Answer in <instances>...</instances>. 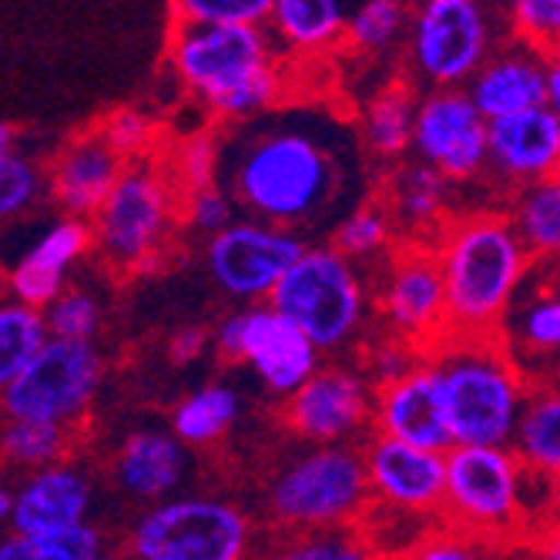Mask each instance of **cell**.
I'll list each match as a JSON object with an SVG mask.
<instances>
[{
	"instance_id": "cell-31",
	"label": "cell",
	"mask_w": 560,
	"mask_h": 560,
	"mask_svg": "<svg viewBox=\"0 0 560 560\" xmlns=\"http://www.w3.org/2000/svg\"><path fill=\"white\" fill-rule=\"evenodd\" d=\"M506 219L517 229L530 259H560V175L524 185L511 195Z\"/></svg>"
},
{
	"instance_id": "cell-4",
	"label": "cell",
	"mask_w": 560,
	"mask_h": 560,
	"mask_svg": "<svg viewBox=\"0 0 560 560\" xmlns=\"http://www.w3.org/2000/svg\"><path fill=\"white\" fill-rule=\"evenodd\" d=\"M427 355L443 376L456 446H511L530 383L506 355L500 339L446 336Z\"/></svg>"
},
{
	"instance_id": "cell-46",
	"label": "cell",
	"mask_w": 560,
	"mask_h": 560,
	"mask_svg": "<svg viewBox=\"0 0 560 560\" xmlns=\"http://www.w3.org/2000/svg\"><path fill=\"white\" fill-rule=\"evenodd\" d=\"M219 155L222 151H215V141L212 138H191L182 155H178V185L188 191H198V188H209L215 185V172H219Z\"/></svg>"
},
{
	"instance_id": "cell-25",
	"label": "cell",
	"mask_w": 560,
	"mask_h": 560,
	"mask_svg": "<svg viewBox=\"0 0 560 560\" xmlns=\"http://www.w3.org/2000/svg\"><path fill=\"white\" fill-rule=\"evenodd\" d=\"M383 206L402 245H436L450 219V182L423 162H399L383 185Z\"/></svg>"
},
{
	"instance_id": "cell-35",
	"label": "cell",
	"mask_w": 560,
	"mask_h": 560,
	"mask_svg": "<svg viewBox=\"0 0 560 560\" xmlns=\"http://www.w3.org/2000/svg\"><path fill=\"white\" fill-rule=\"evenodd\" d=\"M413 8L396 4V0H366V4L352 8L349 27H346V44L363 50V55H380L399 44L402 34H410Z\"/></svg>"
},
{
	"instance_id": "cell-29",
	"label": "cell",
	"mask_w": 560,
	"mask_h": 560,
	"mask_svg": "<svg viewBox=\"0 0 560 560\" xmlns=\"http://www.w3.org/2000/svg\"><path fill=\"white\" fill-rule=\"evenodd\" d=\"M511 450L530 474H560V386H530Z\"/></svg>"
},
{
	"instance_id": "cell-21",
	"label": "cell",
	"mask_w": 560,
	"mask_h": 560,
	"mask_svg": "<svg viewBox=\"0 0 560 560\" xmlns=\"http://www.w3.org/2000/svg\"><path fill=\"white\" fill-rule=\"evenodd\" d=\"M125 172L128 162L105 141L101 128H91L58 148L55 162L47 168V191L68 212V219L91 222L112 198Z\"/></svg>"
},
{
	"instance_id": "cell-43",
	"label": "cell",
	"mask_w": 560,
	"mask_h": 560,
	"mask_svg": "<svg viewBox=\"0 0 560 560\" xmlns=\"http://www.w3.org/2000/svg\"><path fill=\"white\" fill-rule=\"evenodd\" d=\"M185 219L198 229V232H206L209 238L222 235L225 229H232L238 219V206H235V198L222 188V185H209V188H198V191H188L185 195Z\"/></svg>"
},
{
	"instance_id": "cell-37",
	"label": "cell",
	"mask_w": 560,
	"mask_h": 560,
	"mask_svg": "<svg viewBox=\"0 0 560 560\" xmlns=\"http://www.w3.org/2000/svg\"><path fill=\"white\" fill-rule=\"evenodd\" d=\"M272 0H178L172 4V24L198 27H266Z\"/></svg>"
},
{
	"instance_id": "cell-52",
	"label": "cell",
	"mask_w": 560,
	"mask_h": 560,
	"mask_svg": "<svg viewBox=\"0 0 560 560\" xmlns=\"http://www.w3.org/2000/svg\"><path fill=\"white\" fill-rule=\"evenodd\" d=\"M553 493H557V514H560V474L553 477Z\"/></svg>"
},
{
	"instance_id": "cell-39",
	"label": "cell",
	"mask_w": 560,
	"mask_h": 560,
	"mask_svg": "<svg viewBox=\"0 0 560 560\" xmlns=\"http://www.w3.org/2000/svg\"><path fill=\"white\" fill-rule=\"evenodd\" d=\"M517 44L537 50L547 61L560 55V0H517L506 8Z\"/></svg>"
},
{
	"instance_id": "cell-50",
	"label": "cell",
	"mask_w": 560,
	"mask_h": 560,
	"mask_svg": "<svg viewBox=\"0 0 560 560\" xmlns=\"http://www.w3.org/2000/svg\"><path fill=\"white\" fill-rule=\"evenodd\" d=\"M11 511H14V487L4 483V490H0V517H4V524L11 521Z\"/></svg>"
},
{
	"instance_id": "cell-47",
	"label": "cell",
	"mask_w": 560,
	"mask_h": 560,
	"mask_svg": "<svg viewBox=\"0 0 560 560\" xmlns=\"http://www.w3.org/2000/svg\"><path fill=\"white\" fill-rule=\"evenodd\" d=\"M206 349H209V332H206V329H198V326H185V329L175 332L172 342H168V352H172V360H175V363H195Z\"/></svg>"
},
{
	"instance_id": "cell-6",
	"label": "cell",
	"mask_w": 560,
	"mask_h": 560,
	"mask_svg": "<svg viewBox=\"0 0 560 560\" xmlns=\"http://www.w3.org/2000/svg\"><path fill=\"white\" fill-rule=\"evenodd\" d=\"M373 506L363 443L313 446L282 464L266 493L269 521L285 534H326L360 527Z\"/></svg>"
},
{
	"instance_id": "cell-36",
	"label": "cell",
	"mask_w": 560,
	"mask_h": 560,
	"mask_svg": "<svg viewBox=\"0 0 560 560\" xmlns=\"http://www.w3.org/2000/svg\"><path fill=\"white\" fill-rule=\"evenodd\" d=\"M396 225L386 212L383 201H366V206H355L332 235V248H339L346 259L360 262L373 259L380 252H393Z\"/></svg>"
},
{
	"instance_id": "cell-16",
	"label": "cell",
	"mask_w": 560,
	"mask_h": 560,
	"mask_svg": "<svg viewBox=\"0 0 560 560\" xmlns=\"http://www.w3.org/2000/svg\"><path fill=\"white\" fill-rule=\"evenodd\" d=\"M530 386H560V259H537L497 332Z\"/></svg>"
},
{
	"instance_id": "cell-13",
	"label": "cell",
	"mask_w": 560,
	"mask_h": 560,
	"mask_svg": "<svg viewBox=\"0 0 560 560\" xmlns=\"http://www.w3.org/2000/svg\"><path fill=\"white\" fill-rule=\"evenodd\" d=\"M376 310L386 329L423 352H433L446 336V285L436 248L399 245L393 248L376 279Z\"/></svg>"
},
{
	"instance_id": "cell-10",
	"label": "cell",
	"mask_w": 560,
	"mask_h": 560,
	"mask_svg": "<svg viewBox=\"0 0 560 560\" xmlns=\"http://www.w3.org/2000/svg\"><path fill=\"white\" fill-rule=\"evenodd\" d=\"M493 55V21L477 0H423L413 4L406 58L427 91H467Z\"/></svg>"
},
{
	"instance_id": "cell-44",
	"label": "cell",
	"mask_w": 560,
	"mask_h": 560,
	"mask_svg": "<svg viewBox=\"0 0 560 560\" xmlns=\"http://www.w3.org/2000/svg\"><path fill=\"white\" fill-rule=\"evenodd\" d=\"M500 547H490L483 540H474L460 530H453L440 524L427 540H420L410 553H402L396 560H493L490 553Z\"/></svg>"
},
{
	"instance_id": "cell-12",
	"label": "cell",
	"mask_w": 560,
	"mask_h": 560,
	"mask_svg": "<svg viewBox=\"0 0 560 560\" xmlns=\"http://www.w3.org/2000/svg\"><path fill=\"white\" fill-rule=\"evenodd\" d=\"M215 349L229 363H245L269 393L282 399L323 370V352L313 339L269 302L229 313L215 329Z\"/></svg>"
},
{
	"instance_id": "cell-51",
	"label": "cell",
	"mask_w": 560,
	"mask_h": 560,
	"mask_svg": "<svg viewBox=\"0 0 560 560\" xmlns=\"http://www.w3.org/2000/svg\"><path fill=\"white\" fill-rule=\"evenodd\" d=\"M101 560H138V557H131L125 547H112V550H108L105 557H101Z\"/></svg>"
},
{
	"instance_id": "cell-23",
	"label": "cell",
	"mask_w": 560,
	"mask_h": 560,
	"mask_svg": "<svg viewBox=\"0 0 560 560\" xmlns=\"http://www.w3.org/2000/svg\"><path fill=\"white\" fill-rule=\"evenodd\" d=\"M191 474V450L172 430L128 433L112 456L115 487L141 503H162L178 497Z\"/></svg>"
},
{
	"instance_id": "cell-18",
	"label": "cell",
	"mask_w": 560,
	"mask_h": 560,
	"mask_svg": "<svg viewBox=\"0 0 560 560\" xmlns=\"http://www.w3.org/2000/svg\"><path fill=\"white\" fill-rule=\"evenodd\" d=\"M373 433L443 456L456 446L443 376L430 355L396 383L373 389Z\"/></svg>"
},
{
	"instance_id": "cell-32",
	"label": "cell",
	"mask_w": 560,
	"mask_h": 560,
	"mask_svg": "<svg viewBox=\"0 0 560 560\" xmlns=\"http://www.w3.org/2000/svg\"><path fill=\"white\" fill-rule=\"evenodd\" d=\"M47 342L50 329L40 310H31V305L14 299L0 305V386L18 380L44 352Z\"/></svg>"
},
{
	"instance_id": "cell-24",
	"label": "cell",
	"mask_w": 560,
	"mask_h": 560,
	"mask_svg": "<svg viewBox=\"0 0 560 560\" xmlns=\"http://www.w3.org/2000/svg\"><path fill=\"white\" fill-rule=\"evenodd\" d=\"M94 245L91 222L65 219L55 229H47L8 272V292L14 302H24L31 310H47L68 285L71 266Z\"/></svg>"
},
{
	"instance_id": "cell-5",
	"label": "cell",
	"mask_w": 560,
	"mask_h": 560,
	"mask_svg": "<svg viewBox=\"0 0 560 560\" xmlns=\"http://www.w3.org/2000/svg\"><path fill=\"white\" fill-rule=\"evenodd\" d=\"M537 474H530L511 446H453L446 453L443 524L490 547L527 544L544 524L534 511Z\"/></svg>"
},
{
	"instance_id": "cell-20",
	"label": "cell",
	"mask_w": 560,
	"mask_h": 560,
	"mask_svg": "<svg viewBox=\"0 0 560 560\" xmlns=\"http://www.w3.org/2000/svg\"><path fill=\"white\" fill-rule=\"evenodd\" d=\"M91 503L94 487L88 470L68 460L18 480L8 527L18 537H58L91 524Z\"/></svg>"
},
{
	"instance_id": "cell-45",
	"label": "cell",
	"mask_w": 560,
	"mask_h": 560,
	"mask_svg": "<svg viewBox=\"0 0 560 560\" xmlns=\"http://www.w3.org/2000/svg\"><path fill=\"white\" fill-rule=\"evenodd\" d=\"M101 135H105V141L128 162V159H141L144 155L151 138H155V128H151V121L141 112L121 108V112L105 118V125H101Z\"/></svg>"
},
{
	"instance_id": "cell-33",
	"label": "cell",
	"mask_w": 560,
	"mask_h": 560,
	"mask_svg": "<svg viewBox=\"0 0 560 560\" xmlns=\"http://www.w3.org/2000/svg\"><path fill=\"white\" fill-rule=\"evenodd\" d=\"M4 460L24 474H37L47 467L68 464V453L74 446V430L50 427V423H4L0 433Z\"/></svg>"
},
{
	"instance_id": "cell-3",
	"label": "cell",
	"mask_w": 560,
	"mask_h": 560,
	"mask_svg": "<svg viewBox=\"0 0 560 560\" xmlns=\"http://www.w3.org/2000/svg\"><path fill=\"white\" fill-rule=\"evenodd\" d=\"M168 58L178 81L209 112L229 121H252L266 115L282 94L269 27L172 24Z\"/></svg>"
},
{
	"instance_id": "cell-30",
	"label": "cell",
	"mask_w": 560,
	"mask_h": 560,
	"mask_svg": "<svg viewBox=\"0 0 560 560\" xmlns=\"http://www.w3.org/2000/svg\"><path fill=\"white\" fill-rule=\"evenodd\" d=\"M242 417V393L229 383H206L172 410V433L185 446H212L219 443Z\"/></svg>"
},
{
	"instance_id": "cell-7",
	"label": "cell",
	"mask_w": 560,
	"mask_h": 560,
	"mask_svg": "<svg viewBox=\"0 0 560 560\" xmlns=\"http://www.w3.org/2000/svg\"><path fill=\"white\" fill-rule=\"evenodd\" d=\"M256 524L235 500L178 493L131 521L125 550L138 560H248Z\"/></svg>"
},
{
	"instance_id": "cell-15",
	"label": "cell",
	"mask_w": 560,
	"mask_h": 560,
	"mask_svg": "<svg viewBox=\"0 0 560 560\" xmlns=\"http://www.w3.org/2000/svg\"><path fill=\"white\" fill-rule=\"evenodd\" d=\"M413 155L450 185H467L490 172V121L467 91L420 94Z\"/></svg>"
},
{
	"instance_id": "cell-26",
	"label": "cell",
	"mask_w": 560,
	"mask_h": 560,
	"mask_svg": "<svg viewBox=\"0 0 560 560\" xmlns=\"http://www.w3.org/2000/svg\"><path fill=\"white\" fill-rule=\"evenodd\" d=\"M467 94L487 121L511 118L547 105V58L537 50L514 44L493 50L490 61L467 84Z\"/></svg>"
},
{
	"instance_id": "cell-11",
	"label": "cell",
	"mask_w": 560,
	"mask_h": 560,
	"mask_svg": "<svg viewBox=\"0 0 560 560\" xmlns=\"http://www.w3.org/2000/svg\"><path fill=\"white\" fill-rule=\"evenodd\" d=\"M105 363L94 342L50 339L37 360L4 386V420L74 430L97 396Z\"/></svg>"
},
{
	"instance_id": "cell-19",
	"label": "cell",
	"mask_w": 560,
	"mask_h": 560,
	"mask_svg": "<svg viewBox=\"0 0 560 560\" xmlns=\"http://www.w3.org/2000/svg\"><path fill=\"white\" fill-rule=\"evenodd\" d=\"M363 456H366L373 503L393 506L399 514L427 517V521L443 517V497H446V456L443 453H430V450L373 433L363 440Z\"/></svg>"
},
{
	"instance_id": "cell-38",
	"label": "cell",
	"mask_w": 560,
	"mask_h": 560,
	"mask_svg": "<svg viewBox=\"0 0 560 560\" xmlns=\"http://www.w3.org/2000/svg\"><path fill=\"white\" fill-rule=\"evenodd\" d=\"M269 560H380L360 530H326L285 537Z\"/></svg>"
},
{
	"instance_id": "cell-48",
	"label": "cell",
	"mask_w": 560,
	"mask_h": 560,
	"mask_svg": "<svg viewBox=\"0 0 560 560\" xmlns=\"http://www.w3.org/2000/svg\"><path fill=\"white\" fill-rule=\"evenodd\" d=\"M530 560H560V517H553L547 527H540L527 544Z\"/></svg>"
},
{
	"instance_id": "cell-1",
	"label": "cell",
	"mask_w": 560,
	"mask_h": 560,
	"mask_svg": "<svg viewBox=\"0 0 560 560\" xmlns=\"http://www.w3.org/2000/svg\"><path fill=\"white\" fill-rule=\"evenodd\" d=\"M222 188L256 222L302 232L352 195L355 148L339 125L295 112L245 121L219 155Z\"/></svg>"
},
{
	"instance_id": "cell-22",
	"label": "cell",
	"mask_w": 560,
	"mask_h": 560,
	"mask_svg": "<svg viewBox=\"0 0 560 560\" xmlns=\"http://www.w3.org/2000/svg\"><path fill=\"white\" fill-rule=\"evenodd\" d=\"M490 175L514 191L560 175V118L544 105L490 121Z\"/></svg>"
},
{
	"instance_id": "cell-17",
	"label": "cell",
	"mask_w": 560,
	"mask_h": 560,
	"mask_svg": "<svg viewBox=\"0 0 560 560\" xmlns=\"http://www.w3.org/2000/svg\"><path fill=\"white\" fill-rule=\"evenodd\" d=\"M282 423L313 446L363 443L373 427V383L352 366H323L282 402Z\"/></svg>"
},
{
	"instance_id": "cell-49",
	"label": "cell",
	"mask_w": 560,
	"mask_h": 560,
	"mask_svg": "<svg viewBox=\"0 0 560 560\" xmlns=\"http://www.w3.org/2000/svg\"><path fill=\"white\" fill-rule=\"evenodd\" d=\"M547 108L560 118V55L547 61Z\"/></svg>"
},
{
	"instance_id": "cell-2",
	"label": "cell",
	"mask_w": 560,
	"mask_h": 560,
	"mask_svg": "<svg viewBox=\"0 0 560 560\" xmlns=\"http://www.w3.org/2000/svg\"><path fill=\"white\" fill-rule=\"evenodd\" d=\"M436 259L446 285V323L456 339H490L534 259L506 212H470L446 225Z\"/></svg>"
},
{
	"instance_id": "cell-9",
	"label": "cell",
	"mask_w": 560,
	"mask_h": 560,
	"mask_svg": "<svg viewBox=\"0 0 560 560\" xmlns=\"http://www.w3.org/2000/svg\"><path fill=\"white\" fill-rule=\"evenodd\" d=\"M178 191L155 165H131L91 219L101 259L121 272L155 269L178 222Z\"/></svg>"
},
{
	"instance_id": "cell-14",
	"label": "cell",
	"mask_w": 560,
	"mask_h": 560,
	"mask_svg": "<svg viewBox=\"0 0 560 560\" xmlns=\"http://www.w3.org/2000/svg\"><path fill=\"white\" fill-rule=\"evenodd\" d=\"M305 248L310 245L295 232L256 219H238L232 229L209 238L206 266L225 295L262 305L272 299V292L289 276V269L302 259Z\"/></svg>"
},
{
	"instance_id": "cell-27",
	"label": "cell",
	"mask_w": 560,
	"mask_h": 560,
	"mask_svg": "<svg viewBox=\"0 0 560 560\" xmlns=\"http://www.w3.org/2000/svg\"><path fill=\"white\" fill-rule=\"evenodd\" d=\"M352 8L339 0H272L269 34L285 50H302L316 55L339 40H346Z\"/></svg>"
},
{
	"instance_id": "cell-42",
	"label": "cell",
	"mask_w": 560,
	"mask_h": 560,
	"mask_svg": "<svg viewBox=\"0 0 560 560\" xmlns=\"http://www.w3.org/2000/svg\"><path fill=\"white\" fill-rule=\"evenodd\" d=\"M423 355L427 352L417 349L413 342H406V339L386 332L383 339H376V342H370L363 349V376L373 380V389L376 386H386V383H396L399 376L417 370Z\"/></svg>"
},
{
	"instance_id": "cell-28",
	"label": "cell",
	"mask_w": 560,
	"mask_h": 560,
	"mask_svg": "<svg viewBox=\"0 0 560 560\" xmlns=\"http://www.w3.org/2000/svg\"><path fill=\"white\" fill-rule=\"evenodd\" d=\"M417 112H420V94L402 81H393L370 97L360 128H363L366 148L380 162L399 165L406 151H413Z\"/></svg>"
},
{
	"instance_id": "cell-34",
	"label": "cell",
	"mask_w": 560,
	"mask_h": 560,
	"mask_svg": "<svg viewBox=\"0 0 560 560\" xmlns=\"http://www.w3.org/2000/svg\"><path fill=\"white\" fill-rule=\"evenodd\" d=\"M108 550V534L94 524H84L58 537L8 534L4 544H0V560H101Z\"/></svg>"
},
{
	"instance_id": "cell-8",
	"label": "cell",
	"mask_w": 560,
	"mask_h": 560,
	"mask_svg": "<svg viewBox=\"0 0 560 560\" xmlns=\"http://www.w3.org/2000/svg\"><path fill=\"white\" fill-rule=\"evenodd\" d=\"M269 305L295 323L319 352H342L366 326V285L332 245H310L272 292Z\"/></svg>"
},
{
	"instance_id": "cell-41",
	"label": "cell",
	"mask_w": 560,
	"mask_h": 560,
	"mask_svg": "<svg viewBox=\"0 0 560 560\" xmlns=\"http://www.w3.org/2000/svg\"><path fill=\"white\" fill-rule=\"evenodd\" d=\"M44 195V172L21 148L0 155V215L18 219Z\"/></svg>"
},
{
	"instance_id": "cell-40",
	"label": "cell",
	"mask_w": 560,
	"mask_h": 560,
	"mask_svg": "<svg viewBox=\"0 0 560 560\" xmlns=\"http://www.w3.org/2000/svg\"><path fill=\"white\" fill-rule=\"evenodd\" d=\"M50 339L65 342H91L101 329V305L91 292L68 285L55 302L44 310Z\"/></svg>"
}]
</instances>
